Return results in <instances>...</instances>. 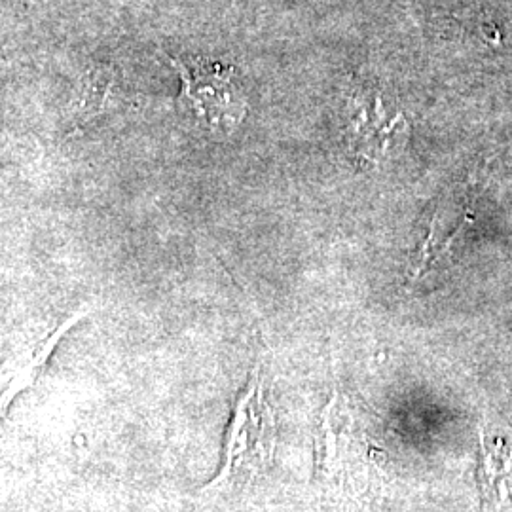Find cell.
I'll return each instance as SVG.
<instances>
[{"mask_svg":"<svg viewBox=\"0 0 512 512\" xmlns=\"http://www.w3.org/2000/svg\"><path fill=\"white\" fill-rule=\"evenodd\" d=\"M478 490L482 512H503L512 507V446L505 440L486 442L478 435Z\"/></svg>","mask_w":512,"mask_h":512,"instance_id":"5","label":"cell"},{"mask_svg":"<svg viewBox=\"0 0 512 512\" xmlns=\"http://www.w3.org/2000/svg\"><path fill=\"white\" fill-rule=\"evenodd\" d=\"M351 459V433L338 414L336 397L330 401L315 433V480L323 486H342Z\"/></svg>","mask_w":512,"mask_h":512,"instance_id":"4","label":"cell"},{"mask_svg":"<svg viewBox=\"0 0 512 512\" xmlns=\"http://www.w3.org/2000/svg\"><path fill=\"white\" fill-rule=\"evenodd\" d=\"M348 135L357 158L380 164L404 147L408 122L401 112L389 114L380 95H355L349 109Z\"/></svg>","mask_w":512,"mask_h":512,"instance_id":"3","label":"cell"},{"mask_svg":"<svg viewBox=\"0 0 512 512\" xmlns=\"http://www.w3.org/2000/svg\"><path fill=\"white\" fill-rule=\"evenodd\" d=\"M275 418L268 403L262 366L253 368L234 404L219 475L209 488H241L266 475L275 452Z\"/></svg>","mask_w":512,"mask_h":512,"instance_id":"1","label":"cell"},{"mask_svg":"<svg viewBox=\"0 0 512 512\" xmlns=\"http://www.w3.org/2000/svg\"><path fill=\"white\" fill-rule=\"evenodd\" d=\"M78 109V124L76 128H84L93 120L109 114L112 110L120 109L128 103V90L120 76L112 69L99 67L95 73L84 82L82 97Z\"/></svg>","mask_w":512,"mask_h":512,"instance_id":"6","label":"cell"},{"mask_svg":"<svg viewBox=\"0 0 512 512\" xmlns=\"http://www.w3.org/2000/svg\"><path fill=\"white\" fill-rule=\"evenodd\" d=\"M80 317H82V313H78L74 319L67 321L61 329L55 332L54 336H52L50 340H46V342L38 348L37 353H35V355H33V359H31V363L23 366V368L19 370L18 374L14 376V380H12L10 385H8V389H6V395H4V408H6L8 404L12 403V401H14V397H16L18 393H21L27 385H31L35 382L40 366L44 365V363L48 361V357H50V353L54 351L55 344H57V340L61 338V334H63L65 330L71 329V325H73L74 321H78Z\"/></svg>","mask_w":512,"mask_h":512,"instance_id":"7","label":"cell"},{"mask_svg":"<svg viewBox=\"0 0 512 512\" xmlns=\"http://www.w3.org/2000/svg\"><path fill=\"white\" fill-rule=\"evenodd\" d=\"M171 67L181 78L179 107L192 122L211 133H232L247 114V103L241 95L234 67L184 63L169 57Z\"/></svg>","mask_w":512,"mask_h":512,"instance_id":"2","label":"cell"}]
</instances>
